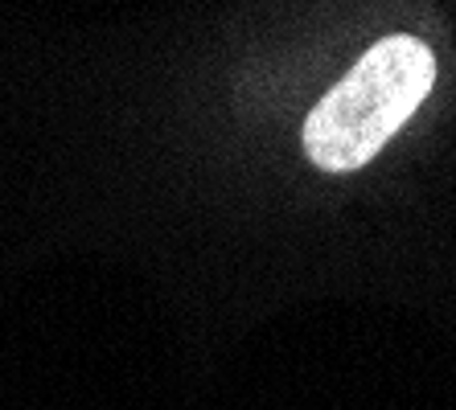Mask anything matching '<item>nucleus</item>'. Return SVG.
I'll use <instances>...</instances> for the list:
<instances>
[{"label": "nucleus", "mask_w": 456, "mask_h": 410, "mask_svg": "<svg viewBox=\"0 0 456 410\" xmlns=\"http://www.w3.org/2000/svg\"><path fill=\"white\" fill-rule=\"evenodd\" d=\"M436 78V58L415 37H382L362 62L313 107L305 152L330 173L362 169L415 116Z\"/></svg>", "instance_id": "1"}]
</instances>
